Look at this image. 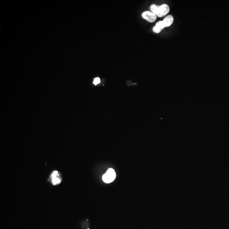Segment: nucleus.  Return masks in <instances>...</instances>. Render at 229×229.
<instances>
[{
    "label": "nucleus",
    "mask_w": 229,
    "mask_h": 229,
    "mask_svg": "<svg viewBox=\"0 0 229 229\" xmlns=\"http://www.w3.org/2000/svg\"><path fill=\"white\" fill-rule=\"evenodd\" d=\"M116 178V173L113 169L110 168L102 177V180L106 183L113 182Z\"/></svg>",
    "instance_id": "nucleus-1"
},
{
    "label": "nucleus",
    "mask_w": 229,
    "mask_h": 229,
    "mask_svg": "<svg viewBox=\"0 0 229 229\" xmlns=\"http://www.w3.org/2000/svg\"><path fill=\"white\" fill-rule=\"evenodd\" d=\"M142 17L149 22L153 23L157 20V15L150 11H145L141 14Z\"/></svg>",
    "instance_id": "nucleus-2"
},
{
    "label": "nucleus",
    "mask_w": 229,
    "mask_h": 229,
    "mask_svg": "<svg viewBox=\"0 0 229 229\" xmlns=\"http://www.w3.org/2000/svg\"><path fill=\"white\" fill-rule=\"evenodd\" d=\"M159 12L157 16L159 17H162L166 16L170 11V7L169 5L164 4L159 6Z\"/></svg>",
    "instance_id": "nucleus-3"
},
{
    "label": "nucleus",
    "mask_w": 229,
    "mask_h": 229,
    "mask_svg": "<svg viewBox=\"0 0 229 229\" xmlns=\"http://www.w3.org/2000/svg\"><path fill=\"white\" fill-rule=\"evenodd\" d=\"M51 182L54 185L60 184L62 181L60 176L57 171H54L51 175Z\"/></svg>",
    "instance_id": "nucleus-4"
},
{
    "label": "nucleus",
    "mask_w": 229,
    "mask_h": 229,
    "mask_svg": "<svg viewBox=\"0 0 229 229\" xmlns=\"http://www.w3.org/2000/svg\"><path fill=\"white\" fill-rule=\"evenodd\" d=\"M174 21V17L172 15H169L166 17L162 20L166 28L170 26Z\"/></svg>",
    "instance_id": "nucleus-5"
},
{
    "label": "nucleus",
    "mask_w": 229,
    "mask_h": 229,
    "mask_svg": "<svg viewBox=\"0 0 229 229\" xmlns=\"http://www.w3.org/2000/svg\"><path fill=\"white\" fill-rule=\"evenodd\" d=\"M150 10H151V12L154 13L155 15H157L159 12V6H156L155 5H152L150 6Z\"/></svg>",
    "instance_id": "nucleus-6"
},
{
    "label": "nucleus",
    "mask_w": 229,
    "mask_h": 229,
    "mask_svg": "<svg viewBox=\"0 0 229 229\" xmlns=\"http://www.w3.org/2000/svg\"><path fill=\"white\" fill-rule=\"evenodd\" d=\"M155 26H157L159 29H161L162 30L163 29L165 28H166L164 24L163 21L160 20L156 23Z\"/></svg>",
    "instance_id": "nucleus-7"
},
{
    "label": "nucleus",
    "mask_w": 229,
    "mask_h": 229,
    "mask_svg": "<svg viewBox=\"0 0 229 229\" xmlns=\"http://www.w3.org/2000/svg\"><path fill=\"white\" fill-rule=\"evenodd\" d=\"M162 30L161 29H159V28H158V27H157L156 26H154V27L153 28V29H152L153 32L154 33H156V34H159V33L161 32Z\"/></svg>",
    "instance_id": "nucleus-8"
},
{
    "label": "nucleus",
    "mask_w": 229,
    "mask_h": 229,
    "mask_svg": "<svg viewBox=\"0 0 229 229\" xmlns=\"http://www.w3.org/2000/svg\"><path fill=\"white\" fill-rule=\"evenodd\" d=\"M100 82L101 79L99 77H96V78L94 79V85H96L100 83Z\"/></svg>",
    "instance_id": "nucleus-9"
}]
</instances>
